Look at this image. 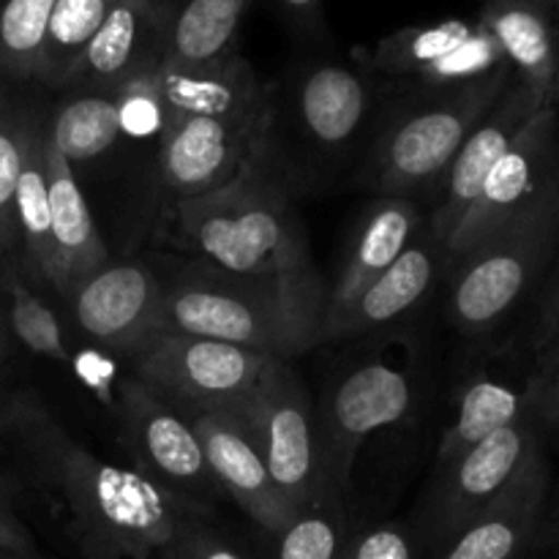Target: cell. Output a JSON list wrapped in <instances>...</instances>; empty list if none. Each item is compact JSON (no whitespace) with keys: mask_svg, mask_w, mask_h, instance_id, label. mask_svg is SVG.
Masks as SVG:
<instances>
[{"mask_svg":"<svg viewBox=\"0 0 559 559\" xmlns=\"http://www.w3.org/2000/svg\"><path fill=\"white\" fill-rule=\"evenodd\" d=\"M131 377L180 409H238L273 364L216 338L156 331L126 355Z\"/></svg>","mask_w":559,"mask_h":559,"instance_id":"obj_6","label":"cell"},{"mask_svg":"<svg viewBox=\"0 0 559 559\" xmlns=\"http://www.w3.org/2000/svg\"><path fill=\"white\" fill-rule=\"evenodd\" d=\"M530 407L540 429L559 431V338L533 349Z\"/></svg>","mask_w":559,"mask_h":559,"instance_id":"obj_37","label":"cell"},{"mask_svg":"<svg viewBox=\"0 0 559 559\" xmlns=\"http://www.w3.org/2000/svg\"><path fill=\"white\" fill-rule=\"evenodd\" d=\"M156 82L167 115L194 118H260L273 107L271 91L262 85L254 66L238 52L200 66L162 63Z\"/></svg>","mask_w":559,"mask_h":559,"instance_id":"obj_22","label":"cell"},{"mask_svg":"<svg viewBox=\"0 0 559 559\" xmlns=\"http://www.w3.org/2000/svg\"><path fill=\"white\" fill-rule=\"evenodd\" d=\"M535 418H524L508 429L459 453L445 467L435 469V480L420 502L418 527L429 559L491 502L500 500L513 480L524 473L530 459L544 451V437Z\"/></svg>","mask_w":559,"mask_h":559,"instance_id":"obj_8","label":"cell"},{"mask_svg":"<svg viewBox=\"0 0 559 559\" xmlns=\"http://www.w3.org/2000/svg\"><path fill=\"white\" fill-rule=\"evenodd\" d=\"M551 473L538 451L511 489L464 524L431 559H530L549 522Z\"/></svg>","mask_w":559,"mask_h":559,"instance_id":"obj_18","label":"cell"},{"mask_svg":"<svg viewBox=\"0 0 559 559\" xmlns=\"http://www.w3.org/2000/svg\"><path fill=\"white\" fill-rule=\"evenodd\" d=\"M0 431L16 437L33 480L82 559H153L191 522L213 519V511L136 467L96 456L33 393L3 399Z\"/></svg>","mask_w":559,"mask_h":559,"instance_id":"obj_1","label":"cell"},{"mask_svg":"<svg viewBox=\"0 0 559 559\" xmlns=\"http://www.w3.org/2000/svg\"><path fill=\"white\" fill-rule=\"evenodd\" d=\"M445 251L424 224V229L415 235L404 254L355 300L344 320L328 333V342L369 336V333L396 328L399 322H404L424 306V300L435 293L437 284L445 282Z\"/></svg>","mask_w":559,"mask_h":559,"instance_id":"obj_21","label":"cell"},{"mask_svg":"<svg viewBox=\"0 0 559 559\" xmlns=\"http://www.w3.org/2000/svg\"><path fill=\"white\" fill-rule=\"evenodd\" d=\"M502 69L486 80L442 91H407L371 142L364 183L377 197H435L464 140L513 85Z\"/></svg>","mask_w":559,"mask_h":559,"instance_id":"obj_4","label":"cell"},{"mask_svg":"<svg viewBox=\"0 0 559 559\" xmlns=\"http://www.w3.org/2000/svg\"><path fill=\"white\" fill-rule=\"evenodd\" d=\"M233 413L251 431L273 484L295 511L336 500L325 495L322 484L317 409L289 360H273L249 399Z\"/></svg>","mask_w":559,"mask_h":559,"instance_id":"obj_7","label":"cell"},{"mask_svg":"<svg viewBox=\"0 0 559 559\" xmlns=\"http://www.w3.org/2000/svg\"><path fill=\"white\" fill-rule=\"evenodd\" d=\"M118 107H120V126L123 134L131 136H147L153 134L158 140L167 120V109H164L162 91L156 82V69L145 71V74L131 76L129 82L118 87Z\"/></svg>","mask_w":559,"mask_h":559,"instance_id":"obj_35","label":"cell"},{"mask_svg":"<svg viewBox=\"0 0 559 559\" xmlns=\"http://www.w3.org/2000/svg\"><path fill=\"white\" fill-rule=\"evenodd\" d=\"M14 336H11L9 325H5V317H3V309H0V380L5 377V371H9L11 366V358H14Z\"/></svg>","mask_w":559,"mask_h":559,"instance_id":"obj_41","label":"cell"},{"mask_svg":"<svg viewBox=\"0 0 559 559\" xmlns=\"http://www.w3.org/2000/svg\"><path fill=\"white\" fill-rule=\"evenodd\" d=\"M131 3H151V5H164V9H167L169 0H131Z\"/></svg>","mask_w":559,"mask_h":559,"instance_id":"obj_47","label":"cell"},{"mask_svg":"<svg viewBox=\"0 0 559 559\" xmlns=\"http://www.w3.org/2000/svg\"><path fill=\"white\" fill-rule=\"evenodd\" d=\"M551 3H555V5H557V11H559V0H551Z\"/></svg>","mask_w":559,"mask_h":559,"instance_id":"obj_48","label":"cell"},{"mask_svg":"<svg viewBox=\"0 0 559 559\" xmlns=\"http://www.w3.org/2000/svg\"><path fill=\"white\" fill-rule=\"evenodd\" d=\"M246 5L249 0H169L162 60L200 66L233 55Z\"/></svg>","mask_w":559,"mask_h":559,"instance_id":"obj_27","label":"cell"},{"mask_svg":"<svg viewBox=\"0 0 559 559\" xmlns=\"http://www.w3.org/2000/svg\"><path fill=\"white\" fill-rule=\"evenodd\" d=\"M557 530H559V511L555 513V516H551V519H549V522H546V530H544V538H546V535L557 533ZM544 538H540V540H544Z\"/></svg>","mask_w":559,"mask_h":559,"instance_id":"obj_44","label":"cell"},{"mask_svg":"<svg viewBox=\"0 0 559 559\" xmlns=\"http://www.w3.org/2000/svg\"><path fill=\"white\" fill-rule=\"evenodd\" d=\"M524 418H533L530 369L519 380L497 374V371H478V374L467 377L456 393L451 420L442 429L440 445H437V467H445L475 442Z\"/></svg>","mask_w":559,"mask_h":559,"instance_id":"obj_25","label":"cell"},{"mask_svg":"<svg viewBox=\"0 0 559 559\" xmlns=\"http://www.w3.org/2000/svg\"><path fill=\"white\" fill-rule=\"evenodd\" d=\"M353 55L355 66L366 76L393 82L402 93L459 87L511 69L478 20L399 27L371 47H358Z\"/></svg>","mask_w":559,"mask_h":559,"instance_id":"obj_9","label":"cell"},{"mask_svg":"<svg viewBox=\"0 0 559 559\" xmlns=\"http://www.w3.org/2000/svg\"><path fill=\"white\" fill-rule=\"evenodd\" d=\"M349 535L344 500H322L265 535L260 559H344Z\"/></svg>","mask_w":559,"mask_h":559,"instance_id":"obj_30","label":"cell"},{"mask_svg":"<svg viewBox=\"0 0 559 559\" xmlns=\"http://www.w3.org/2000/svg\"><path fill=\"white\" fill-rule=\"evenodd\" d=\"M162 282L158 331L216 338L282 360L325 344L328 284L317 271L233 276L183 260Z\"/></svg>","mask_w":559,"mask_h":559,"instance_id":"obj_2","label":"cell"},{"mask_svg":"<svg viewBox=\"0 0 559 559\" xmlns=\"http://www.w3.org/2000/svg\"><path fill=\"white\" fill-rule=\"evenodd\" d=\"M551 107L557 109L559 115V55H557V69H555V80H551V98H549Z\"/></svg>","mask_w":559,"mask_h":559,"instance_id":"obj_42","label":"cell"},{"mask_svg":"<svg viewBox=\"0 0 559 559\" xmlns=\"http://www.w3.org/2000/svg\"><path fill=\"white\" fill-rule=\"evenodd\" d=\"M344 559H429L413 522H380L349 535Z\"/></svg>","mask_w":559,"mask_h":559,"instance_id":"obj_34","label":"cell"},{"mask_svg":"<svg viewBox=\"0 0 559 559\" xmlns=\"http://www.w3.org/2000/svg\"><path fill=\"white\" fill-rule=\"evenodd\" d=\"M559 180V115L544 107L535 112L495 164L475 197L467 216L459 222L451 238L442 243L448 267L467 251L484 243L489 235L527 213Z\"/></svg>","mask_w":559,"mask_h":559,"instance_id":"obj_12","label":"cell"},{"mask_svg":"<svg viewBox=\"0 0 559 559\" xmlns=\"http://www.w3.org/2000/svg\"><path fill=\"white\" fill-rule=\"evenodd\" d=\"M162 298L164 282L147 262L109 257L74 284L63 304L85 344L126 358L158 331Z\"/></svg>","mask_w":559,"mask_h":559,"instance_id":"obj_15","label":"cell"},{"mask_svg":"<svg viewBox=\"0 0 559 559\" xmlns=\"http://www.w3.org/2000/svg\"><path fill=\"white\" fill-rule=\"evenodd\" d=\"M9 495H11V486H9V480H5L3 475H0V502H9Z\"/></svg>","mask_w":559,"mask_h":559,"instance_id":"obj_45","label":"cell"},{"mask_svg":"<svg viewBox=\"0 0 559 559\" xmlns=\"http://www.w3.org/2000/svg\"><path fill=\"white\" fill-rule=\"evenodd\" d=\"M559 251V180L519 218L497 229L445 271L453 331L484 338L533 304Z\"/></svg>","mask_w":559,"mask_h":559,"instance_id":"obj_5","label":"cell"},{"mask_svg":"<svg viewBox=\"0 0 559 559\" xmlns=\"http://www.w3.org/2000/svg\"><path fill=\"white\" fill-rule=\"evenodd\" d=\"M164 58V5L115 0L60 91H118Z\"/></svg>","mask_w":559,"mask_h":559,"instance_id":"obj_20","label":"cell"},{"mask_svg":"<svg viewBox=\"0 0 559 559\" xmlns=\"http://www.w3.org/2000/svg\"><path fill=\"white\" fill-rule=\"evenodd\" d=\"M540 544H549L551 549H555V559H559V530L557 533H551V535H546L544 540H540Z\"/></svg>","mask_w":559,"mask_h":559,"instance_id":"obj_43","label":"cell"},{"mask_svg":"<svg viewBox=\"0 0 559 559\" xmlns=\"http://www.w3.org/2000/svg\"><path fill=\"white\" fill-rule=\"evenodd\" d=\"M44 123L38 118L27 140L25 162H22L20 183L14 194V235L16 254L14 265L36 289L52 293L55 262H52V222H49V191L47 169H44Z\"/></svg>","mask_w":559,"mask_h":559,"instance_id":"obj_26","label":"cell"},{"mask_svg":"<svg viewBox=\"0 0 559 559\" xmlns=\"http://www.w3.org/2000/svg\"><path fill=\"white\" fill-rule=\"evenodd\" d=\"M44 169H47L49 222H52V293L66 300L74 284H80L87 273L109 260V251L93 222V211L87 205L80 178L60 156L47 123H44Z\"/></svg>","mask_w":559,"mask_h":559,"instance_id":"obj_23","label":"cell"},{"mask_svg":"<svg viewBox=\"0 0 559 559\" xmlns=\"http://www.w3.org/2000/svg\"><path fill=\"white\" fill-rule=\"evenodd\" d=\"M115 0H58L49 16L47 38H44L41 60H38L36 82L47 87L63 85L71 66L87 47L93 33L109 14Z\"/></svg>","mask_w":559,"mask_h":559,"instance_id":"obj_31","label":"cell"},{"mask_svg":"<svg viewBox=\"0 0 559 559\" xmlns=\"http://www.w3.org/2000/svg\"><path fill=\"white\" fill-rule=\"evenodd\" d=\"M415 382L409 371L385 360L355 366L328 388L317 409V437L325 495L344 500L360 448L377 431L391 429L415 409Z\"/></svg>","mask_w":559,"mask_h":559,"instance_id":"obj_10","label":"cell"},{"mask_svg":"<svg viewBox=\"0 0 559 559\" xmlns=\"http://www.w3.org/2000/svg\"><path fill=\"white\" fill-rule=\"evenodd\" d=\"M0 309L11 336L22 349L36 358L71 366L74 347L69 344L58 311L22 276L9 257H0Z\"/></svg>","mask_w":559,"mask_h":559,"instance_id":"obj_29","label":"cell"},{"mask_svg":"<svg viewBox=\"0 0 559 559\" xmlns=\"http://www.w3.org/2000/svg\"><path fill=\"white\" fill-rule=\"evenodd\" d=\"M480 25L489 31L519 85L549 104L559 55V11L551 0H480Z\"/></svg>","mask_w":559,"mask_h":559,"instance_id":"obj_24","label":"cell"},{"mask_svg":"<svg viewBox=\"0 0 559 559\" xmlns=\"http://www.w3.org/2000/svg\"><path fill=\"white\" fill-rule=\"evenodd\" d=\"M153 559H260L251 557L240 544L213 524V519H197L175 540H169Z\"/></svg>","mask_w":559,"mask_h":559,"instance_id":"obj_36","label":"cell"},{"mask_svg":"<svg viewBox=\"0 0 559 559\" xmlns=\"http://www.w3.org/2000/svg\"><path fill=\"white\" fill-rule=\"evenodd\" d=\"M544 107H549V104H540L527 87L513 80V85L502 93L500 102L489 109V115L464 140L451 169L445 173L442 183L437 186L435 197H431L435 205L426 216V227L440 240V246L451 238L459 222L467 216L486 175L495 169L502 153L511 147V142L522 134L524 126Z\"/></svg>","mask_w":559,"mask_h":559,"instance_id":"obj_17","label":"cell"},{"mask_svg":"<svg viewBox=\"0 0 559 559\" xmlns=\"http://www.w3.org/2000/svg\"><path fill=\"white\" fill-rule=\"evenodd\" d=\"M112 407L120 437L134 459L131 467L173 495L213 511L224 495L183 409L131 374L115 388Z\"/></svg>","mask_w":559,"mask_h":559,"instance_id":"obj_11","label":"cell"},{"mask_svg":"<svg viewBox=\"0 0 559 559\" xmlns=\"http://www.w3.org/2000/svg\"><path fill=\"white\" fill-rule=\"evenodd\" d=\"M47 131L74 173L98 162L123 136L118 91H66L47 115Z\"/></svg>","mask_w":559,"mask_h":559,"instance_id":"obj_28","label":"cell"},{"mask_svg":"<svg viewBox=\"0 0 559 559\" xmlns=\"http://www.w3.org/2000/svg\"><path fill=\"white\" fill-rule=\"evenodd\" d=\"M0 559H38V555H9V551H0Z\"/></svg>","mask_w":559,"mask_h":559,"instance_id":"obj_46","label":"cell"},{"mask_svg":"<svg viewBox=\"0 0 559 559\" xmlns=\"http://www.w3.org/2000/svg\"><path fill=\"white\" fill-rule=\"evenodd\" d=\"M183 415L200 440L222 495L249 516L260 538L278 533L298 511L273 484L243 420L233 409H183Z\"/></svg>","mask_w":559,"mask_h":559,"instance_id":"obj_16","label":"cell"},{"mask_svg":"<svg viewBox=\"0 0 559 559\" xmlns=\"http://www.w3.org/2000/svg\"><path fill=\"white\" fill-rule=\"evenodd\" d=\"M267 126L271 112L260 118L167 115L158 134V180L169 202L211 194L238 178L265 151Z\"/></svg>","mask_w":559,"mask_h":559,"instance_id":"obj_13","label":"cell"},{"mask_svg":"<svg viewBox=\"0 0 559 559\" xmlns=\"http://www.w3.org/2000/svg\"><path fill=\"white\" fill-rule=\"evenodd\" d=\"M58 0H0V80L36 82Z\"/></svg>","mask_w":559,"mask_h":559,"instance_id":"obj_33","label":"cell"},{"mask_svg":"<svg viewBox=\"0 0 559 559\" xmlns=\"http://www.w3.org/2000/svg\"><path fill=\"white\" fill-rule=\"evenodd\" d=\"M0 551H9V555H36L31 530L22 524L11 502H0Z\"/></svg>","mask_w":559,"mask_h":559,"instance_id":"obj_39","label":"cell"},{"mask_svg":"<svg viewBox=\"0 0 559 559\" xmlns=\"http://www.w3.org/2000/svg\"><path fill=\"white\" fill-rule=\"evenodd\" d=\"M426 213L418 200L407 197H374L355 222L347 251L336 278L328 284L325 344L328 333L344 320L355 300L404 254L415 235L424 229Z\"/></svg>","mask_w":559,"mask_h":559,"instance_id":"obj_19","label":"cell"},{"mask_svg":"<svg viewBox=\"0 0 559 559\" xmlns=\"http://www.w3.org/2000/svg\"><path fill=\"white\" fill-rule=\"evenodd\" d=\"M533 320H530V353L559 338V251L546 271L538 293L533 298Z\"/></svg>","mask_w":559,"mask_h":559,"instance_id":"obj_38","label":"cell"},{"mask_svg":"<svg viewBox=\"0 0 559 559\" xmlns=\"http://www.w3.org/2000/svg\"><path fill=\"white\" fill-rule=\"evenodd\" d=\"M374 115V85L358 66L317 60L289 82L287 126L311 162L336 164L353 156Z\"/></svg>","mask_w":559,"mask_h":559,"instance_id":"obj_14","label":"cell"},{"mask_svg":"<svg viewBox=\"0 0 559 559\" xmlns=\"http://www.w3.org/2000/svg\"><path fill=\"white\" fill-rule=\"evenodd\" d=\"M41 118L33 104L22 102L14 93L0 87V257L14 262L16 235H14V194L20 183L22 162H25L27 140Z\"/></svg>","mask_w":559,"mask_h":559,"instance_id":"obj_32","label":"cell"},{"mask_svg":"<svg viewBox=\"0 0 559 559\" xmlns=\"http://www.w3.org/2000/svg\"><path fill=\"white\" fill-rule=\"evenodd\" d=\"M169 240L189 260L233 276L317 271L293 189L265 151L222 189L169 202Z\"/></svg>","mask_w":559,"mask_h":559,"instance_id":"obj_3","label":"cell"},{"mask_svg":"<svg viewBox=\"0 0 559 559\" xmlns=\"http://www.w3.org/2000/svg\"><path fill=\"white\" fill-rule=\"evenodd\" d=\"M276 3L298 31H320L322 0H276Z\"/></svg>","mask_w":559,"mask_h":559,"instance_id":"obj_40","label":"cell"}]
</instances>
